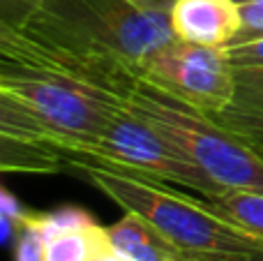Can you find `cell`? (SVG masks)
Instances as JSON below:
<instances>
[{
    "label": "cell",
    "instance_id": "6da1fadb",
    "mask_svg": "<svg viewBox=\"0 0 263 261\" xmlns=\"http://www.w3.org/2000/svg\"><path fill=\"white\" fill-rule=\"evenodd\" d=\"M69 166L81 171L125 213H136L148 220L190 259L229 261L263 252V240L224 220L208 201H203V197L199 201L187 194L159 188V180L102 166L97 162L72 160Z\"/></svg>",
    "mask_w": 263,
    "mask_h": 261
},
{
    "label": "cell",
    "instance_id": "7a4b0ae2",
    "mask_svg": "<svg viewBox=\"0 0 263 261\" xmlns=\"http://www.w3.org/2000/svg\"><path fill=\"white\" fill-rule=\"evenodd\" d=\"M120 109L159 129L219 188L263 194V155L213 116L171 97L148 79L136 83Z\"/></svg>",
    "mask_w": 263,
    "mask_h": 261
},
{
    "label": "cell",
    "instance_id": "3957f363",
    "mask_svg": "<svg viewBox=\"0 0 263 261\" xmlns=\"http://www.w3.org/2000/svg\"><path fill=\"white\" fill-rule=\"evenodd\" d=\"M72 160L97 162L102 166L129 171L159 183H176L201 194L219 190V185L159 129L120 106L95 139L67 157V164Z\"/></svg>",
    "mask_w": 263,
    "mask_h": 261
},
{
    "label": "cell",
    "instance_id": "277c9868",
    "mask_svg": "<svg viewBox=\"0 0 263 261\" xmlns=\"http://www.w3.org/2000/svg\"><path fill=\"white\" fill-rule=\"evenodd\" d=\"M141 74L171 97L203 111L222 114L236 97L233 65L222 49L173 40L141 63Z\"/></svg>",
    "mask_w": 263,
    "mask_h": 261
},
{
    "label": "cell",
    "instance_id": "5b68a950",
    "mask_svg": "<svg viewBox=\"0 0 263 261\" xmlns=\"http://www.w3.org/2000/svg\"><path fill=\"white\" fill-rule=\"evenodd\" d=\"M171 23L178 40L224 49L242 30V14L236 0H176Z\"/></svg>",
    "mask_w": 263,
    "mask_h": 261
},
{
    "label": "cell",
    "instance_id": "8992f818",
    "mask_svg": "<svg viewBox=\"0 0 263 261\" xmlns=\"http://www.w3.org/2000/svg\"><path fill=\"white\" fill-rule=\"evenodd\" d=\"M236 97L213 118L259 151L263 146V65H233Z\"/></svg>",
    "mask_w": 263,
    "mask_h": 261
},
{
    "label": "cell",
    "instance_id": "52a82bcc",
    "mask_svg": "<svg viewBox=\"0 0 263 261\" xmlns=\"http://www.w3.org/2000/svg\"><path fill=\"white\" fill-rule=\"evenodd\" d=\"M106 243L125 261H180L185 254L168 243L148 220L136 213H125L116 225L104 227Z\"/></svg>",
    "mask_w": 263,
    "mask_h": 261
},
{
    "label": "cell",
    "instance_id": "ba28073f",
    "mask_svg": "<svg viewBox=\"0 0 263 261\" xmlns=\"http://www.w3.org/2000/svg\"><path fill=\"white\" fill-rule=\"evenodd\" d=\"M224 220L236 225L238 229L263 240V194L252 190L219 188L208 194H201Z\"/></svg>",
    "mask_w": 263,
    "mask_h": 261
},
{
    "label": "cell",
    "instance_id": "9c48e42d",
    "mask_svg": "<svg viewBox=\"0 0 263 261\" xmlns=\"http://www.w3.org/2000/svg\"><path fill=\"white\" fill-rule=\"evenodd\" d=\"M3 139V169L5 171H32V174H55L60 166H69L63 153L46 143L23 141V139Z\"/></svg>",
    "mask_w": 263,
    "mask_h": 261
},
{
    "label": "cell",
    "instance_id": "30bf717a",
    "mask_svg": "<svg viewBox=\"0 0 263 261\" xmlns=\"http://www.w3.org/2000/svg\"><path fill=\"white\" fill-rule=\"evenodd\" d=\"M106 245L104 227L67 231L46 238V261H95L100 250Z\"/></svg>",
    "mask_w": 263,
    "mask_h": 261
},
{
    "label": "cell",
    "instance_id": "8fae6325",
    "mask_svg": "<svg viewBox=\"0 0 263 261\" xmlns=\"http://www.w3.org/2000/svg\"><path fill=\"white\" fill-rule=\"evenodd\" d=\"M32 222L37 229L42 231L44 238H51L55 234H67V231H83L97 227L90 213L81 211V208H60L53 213H35Z\"/></svg>",
    "mask_w": 263,
    "mask_h": 261
},
{
    "label": "cell",
    "instance_id": "7c38bea8",
    "mask_svg": "<svg viewBox=\"0 0 263 261\" xmlns=\"http://www.w3.org/2000/svg\"><path fill=\"white\" fill-rule=\"evenodd\" d=\"M32 217L21 225L18 238L12 248L14 261H46V238L42 236V231L37 229Z\"/></svg>",
    "mask_w": 263,
    "mask_h": 261
},
{
    "label": "cell",
    "instance_id": "4fadbf2b",
    "mask_svg": "<svg viewBox=\"0 0 263 261\" xmlns=\"http://www.w3.org/2000/svg\"><path fill=\"white\" fill-rule=\"evenodd\" d=\"M222 51L231 65H263V32L242 37V40L224 46Z\"/></svg>",
    "mask_w": 263,
    "mask_h": 261
},
{
    "label": "cell",
    "instance_id": "5bb4252c",
    "mask_svg": "<svg viewBox=\"0 0 263 261\" xmlns=\"http://www.w3.org/2000/svg\"><path fill=\"white\" fill-rule=\"evenodd\" d=\"M240 14H242V30H240V35H238L233 42L242 40V37L261 35V32H263V0H259V3L240 5ZM233 42H231V44H233Z\"/></svg>",
    "mask_w": 263,
    "mask_h": 261
},
{
    "label": "cell",
    "instance_id": "9a60e30c",
    "mask_svg": "<svg viewBox=\"0 0 263 261\" xmlns=\"http://www.w3.org/2000/svg\"><path fill=\"white\" fill-rule=\"evenodd\" d=\"M0 215H7L16 222H28L35 213L28 211V208H23L21 201H18L7 188H3L0 190Z\"/></svg>",
    "mask_w": 263,
    "mask_h": 261
},
{
    "label": "cell",
    "instance_id": "2e32d148",
    "mask_svg": "<svg viewBox=\"0 0 263 261\" xmlns=\"http://www.w3.org/2000/svg\"><path fill=\"white\" fill-rule=\"evenodd\" d=\"M42 0H3V23H18L26 18Z\"/></svg>",
    "mask_w": 263,
    "mask_h": 261
},
{
    "label": "cell",
    "instance_id": "e0dca14e",
    "mask_svg": "<svg viewBox=\"0 0 263 261\" xmlns=\"http://www.w3.org/2000/svg\"><path fill=\"white\" fill-rule=\"evenodd\" d=\"M95 261H125V259H123V257H118V254H116L114 250L109 248V243H106L104 248L100 250V254L95 257Z\"/></svg>",
    "mask_w": 263,
    "mask_h": 261
},
{
    "label": "cell",
    "instance_id": "ac0fdd59",
    "mask_svg": "<svg viewBox=\"0 0 263 261\" xmlns=\"http://www.w3.org/2000/svg\"><path fill=\"white\" fill-rule=\"evenodd\" d=\"M139 3L148 5V7H159V9H166V12H171V7L176 5V0H139Z\"/></svg>",
    "mask_w": 263,
    "mask_h": 261
},
{
    "label": "cell",
    "instance_id": "d6986e66",
    "mask_svg": "<svg viewBox=\"0 0 263 261\" xmlns=\"http://www.w3.org/2000/svg\"><path fill=\"white\" fill-rule=\"evenodd\" d=\"M229 261H263V252H254V254H245V257H236Z\"/></svg>",
    "mask_w": 263,
    "mask_h": 261
},
{
    "label": "cell",
    "instance_id": "ffe728a7",
    "mask_svg": "<svg viewBox=\"0 0 263 261\" xmlns=\"http://www.w3.org/2000/svg\"><path fill=\"white\" fill-rule=\"evenodd\" d=\"M238 5H245V3H259V0H236Z\"/></svg>",
    "mask_w": 263,
    "mask_h": 261
},
{
    "label": "cell",
    "instance_id": "44dd1931",
    "mask_svg": "<svg viewBox=\"0 0 263 261\" xmlns=\"http://www.w3.org/2000/svg\"><path fill=\"white\" fill-rule=\"evenodd\" d=\"M180 261H201V259H190V257H185V259H180Z\"/></svg>",
    "mask_w": 263,
    "mask_h": 261
},
{
    "label": "cell",
    "instance_id": "7402d4cb",
    "mask_svg": "<svg viewBox=\"0 0 263 261\" xmlns=\"http://www.w3.org/2000/svg\"><path fill=\"white\" fill-rule=\"evenodd\" d=\"M259 153H261V155H263V146H261V148H259Z\"/></svg>",
    "mask_w": 263,
    "mask_h": 261
}]
</instances>
